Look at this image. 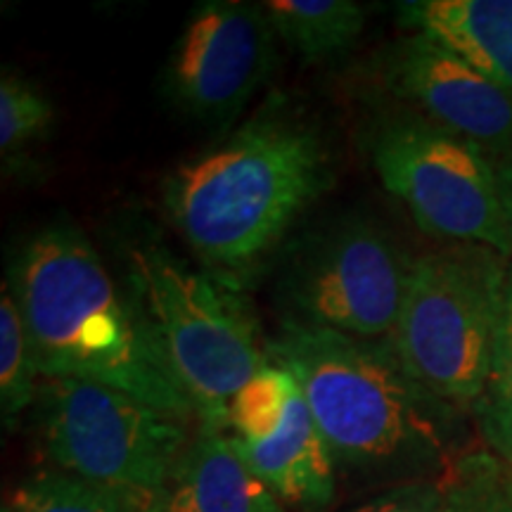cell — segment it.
Wrapping results in <instances>:
<instances>
[{
	"label": "cell",
	"instance_id": "6da1fadb",
	"mask_svg": "<svg viewBox=\"0 0 512 512\" xmlns=\"http://www.w3.org/2000/svg\"><path fill=\"white\" fill-rule=\"evenodd\" d=\"M328 136L302 107L271 95L254 117L162 181L171 226L204 268L242 292L335 178Z\"/></svg>",
	"mask_w": 512,
	"mask_h": 512
},
{
	"label": "cell",
	"instance_id": "7a4b0ae2",
	"mask_svg": "<svg viewBox=\"0 0 512 512\" xmlns=\"http://www.w3.org/2000/svg\"><path fill=\"white\" fill-rule=\"evenodd\" d=\"M3 283L22 311L43 380L105 384L200 425L133 292L114 280L74 221H46L17 240Z\"/></svg>",
	"mask_w": 512,
	"mask_h": 512
},
{
	"label": "cell",
	"instance_id": "3957f363",
	"mask_svg": "<svg viewBox=\"0 0 512 512\" xmlns=\"http://www.w3.org/2000/svg\"><path fill=\"white\" fill-rule=\"evenodd\" d=\"M266 351L297 380L342 475L389 486L427 482L456 458L458 411L408 373L389 339L280 325Z\"/></svg>",
	"mask_w": 512,
	"mask_h": 512
},
{
	"label": "cell",
	"instance_id": "277c9868",
	"mask_svg": "<svg viewBox=\"0 0 512 512\" xmlns=\"http://www.w3.org/2000/svg\"><path fill=\"white\" fill-rule=\"evenodd\" d=\"M126 285L200 425L228 430L233 396L271 363L240 292L152 240L126 249Z\"/></svg>",
	"mask_w": 512,
	"mask_h": 512
},
{
	"label": "cell",
	"instance_id": "5b68a950",
	"mask_svg": "<svg viewBox=\"0 0 512 512\" xmlns=\"http://www.w3.org/2000/svg\"><path fill=\"white\" fill-rule=\"evenodd\" d=\"M508 273L505 256L482 245L451 242L413 259L389 342L408 373L456 411H475L484 394Z\"/></svg>",
	"mask_w": 512,
	"mask_h": 512
},
{
	"label": "cell",
	"instance_id": "8992f818",
	"mask_svg": "<svg viewBox=\"0 0 512 512\" xmlns=\"http://www.w3.org/2000/svg\"><path fill=\"white\" fill-rule=\"evenodd\" d=\"M413 259L377 216H332L283 247L273 285L280 325L389 339Z\"/></svg>",
	"mask_w": 512,
	"mask_h": 512
},
{
	"label": "cell",
	"instance_id": "52a82bcc",
	"mask_svg": "<svg viewBox=\"0 0 512 512\" xmlns=\"http://www.w3.org/2000/svg\"><path fill=\"white\" fill-rule=\"evenodd\" d=\"M34 408L41 451L57 470L145 503L195 437V422L95 382L43 380Z\"/></svg>",
	"mask_w": 512,
	"mask_h": 512
},
{
	"label": "cell",
	"instance_id": "ba28073f",
	"mask_svg": "<svg viewBox=\"0 0 512 512\" xmlns=\"http://www.w3.org/2000/svg\"><path fill=\"white\" fill-rule=\"evenodd\" d=\"M370 162L384 190L411 211L422 233L482 245L505 259L512 238L494 157L418 112L384 117L370 133Z\"/></svg>",
	"mask_w": 512,
	"mask_h": 512
},
{
	"label": "cell",
	"instance_id": "9c48e42d",
	"mask_svg": "<svg viewBox=\"0 0 512 512\" xmlns=\"http://www.w3.org/2000/svg\"><path fill=\"white\" fill-rule=\"evenodd\" d=\"M278 48L261 3L202 0L166 55L159 91L192 124L226 131L271 81Z\"/></svg>",
	"mask_w": 512,
	"mask_h": 512
},
{
	"label": "cell",
	"instance_id": "30bf717a",
	"mask_svg": "<svg viewBox=\"0 0 512 512\" xmlns=\"http://www.w3.org/2000/svg\"><path fill=\"white\" fill-rule=\"evenodd\" d=\"M377 76L413 112L472 140L491 157L512 150V95L434 36L411 31L384 46Z\"/></svg>",
	"mask_w": 512,
	"mask_h": 512
},
{
	"label": "cell",
	"instance_id": "8fae6325",
	"mask_svg": "<svg viewBox=\"0 0 512 512\" xmlns=\"http://www.w3.org/2000/svg\"><path fill=\"white\" fill-rule=\"evenodd\" d=\"M143 512H285V503L254 475L233 434L200 425Z\"/></svg>",
	"mask_w": 512,
	"mask_h": 512
},
{
	"label": "cell",
	"instance_id": "7c38bea8",
	"mask_svg": "<svg viewBox=\"0 0 512 512\" xmlns=\"http://www.w3.org/2000/svg\"><path fill=\"white\" fill-rule=\"evenodd\" d=\"M235 446L254 475L285 505L304 512H323L335 501L339 475L335 456L320 434L299 384L283 425L271 437L261 441L235 437Z\"/></svg>",
	"mask_w": 512,
	"mask_h": 512
},
{
	"label": "cell",
	"instance_id": "4fadbf2b",
	"mask_svg": "<svg viewBox=\"0 0 512 512\" xmlns=\"http://www.w3.org/2000/svg\"><path fill=\"white\" fill-rule=\"evenodd\" d=\"M406 29L446 43L512 95V0H408Z\"/></svg>",
	"mask_w": 512,
	"mask_h": 512
},
{
	"label": "cell",
	"instance_id": "5bb4252c",
	"mask_svg": "<svg viewBox=\"0 0 512 512\" xmlns=\"http://www.w3.org/2000/svg\"><path fill=\"white\" fill-rule=\"evenodd\" d=\"M280 46L306 62H325L347 53L366 27V10L354 0H266Z\"/></svg>",
	"mask_w": 512,
	"mask_h": 512
},
{
	"label": "cell",
	"instance_id": "9a60e30c",
	"mask_svg": "<svg viewBox=\"0 0 512 512\" xmlns=\"http://www.w3.org/2000/svg\"><path fill=\"white\" fill-rule=\"evenodd\" d=\"M55 107L41 86L5 69L0 76V159L5 178L29 162V152L48 138Z\"/></svg>",
	"mask_w": 512,
	"mask_h": 512
},
{
	"label": "cell",
	"instance_id": "2e32d148",
	"mask_svg": "<svg viewBox=\"0 0 512 512\" xmlns=\"http://www.w3.org/2000/svg\"><path fill=\"white\" fill-rule=\"evenodd\" d=\"M0 294V415L5 430H15L19 418L36 406L43 375L22 311L5 283Z\"/></svg>",
	"mask_w": 512,
	"mask_h": 512
},
{
	"label": "cell",
	"instance_id": "e0dca14e",
	"mask_svg": "<svg viewBox=\"0 0 512 512\" xmlns=\"http://www.w3.org/2000/svg\"><path fill=\"white\" fill-rule=\"evenodd\" d=\"M15 512H143L145 501L72 472L41 470L17 486Z\"/></svg>",
	"mask_w": 512,
	"mask_h": 512
},
{
	"label": "cell",
	"instance_id": "ac0fdd59",
	"mask_svg": "<svg viewBox=\"0 0 512 512\" xmlns=\"http://www.w3.org/2000/svg\"><path fill=\"white\" fill-rule=\"evenodd\" d=\"M437 482L439 512H512V467L491 451L460 453Z\"/></svg>",
	"mask_w": 512,
	"mask_h": 512
},
{
	"label": "cell",
	"instance_id": "d6986e66",
	"mask_svg": "<svg viewBox=\"0 0 512 512\" xmlns=\"http://www.w3.org/2000/svg\"><path fill=\"white\" fill-rule=\"evenodd\" d=\"M475 415L484 439L489 441L491 453L512 467V266L494 363H491L482 399L475 406Z\"/></svg>",
	"mask_w": 512,
	"mask_h": 512
},
{
	"label": "cell",
	"instance_id": "ffe728a7",
	"mask_svg": "<svg viewBox=\"0 0 512 512\" xmlns=\"http://www.w3.org/2000/svg\"><path fill=\"white\" fill-rule=\"evenodd\" d=\"M294 392L297 380L271 361L233 396L228 408V427L242 441L268 439L283 425Z\"/></svg>",
	"mask_w": 512,
	"mask_h": 512
},
{
	"label": "cell",
	"instance_id": "44dd1931",
	"mask_svg": "<svg viewBox=\"0 0 512 512\" xmlns=\"http://www.w3.org/2000/svg\"><path fill=\"white\" fill-rule=\"evenodd\" d=\"M441 491L439 482H411L399 486H387L380 494L368 501L354 505L342 512H439Z\"/></svg>",
	"mask_w": 512,
	"mask_h": 512
},
{
	"label": "cell",
	"instance_id": "7402d4cb",
	"mask_svg": "<svg viewBox=\"0 0 512 512\" xmlns=\"http://www.w3.org/2000/svg\"><path fill=\"white\" fill-rule=\"evenodd\" d=\"M494 169H496L498 192H501L505 221H508L510 238H512V150L505 152V155L494 157Z\"/></svg>",
	"mask_w": 512,
	"mask_h": 512
},
{
	"label": "cell",
	"instance_id": "603a6c76",
	"mask_svg": "<svg viewBox=\"0 0 512 512\" xmlns=\"http://www.w3.org/2000/svg\"><path fill=\"white\" fill-rule=\"evenodd\" d=\"M3 512H15V508H12V503H10V501L3 505Z\"/></svg>",
	"mask_w": 512,
	"mask_h": 512
}]
</instances>
